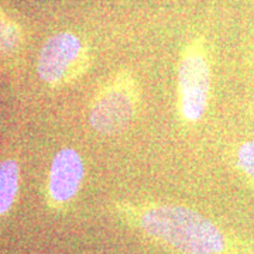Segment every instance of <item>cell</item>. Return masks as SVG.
Segmentation results:
<instances>
[{"label": "cell", "mask_w": 254, "mask_h": 254, "mask_svg": "<svg viewBox=\"0 0 254 254\" xmlns=\"http://www.w3.org/2000/svg\"><path fill=\"white\" fill-rule=\"evenodd\" d=\"M89 64L86 47L72 33L63 31L50 37L40 50L37 72L50 86H63L83 73Z\"/></svg>", "instance_id": "obj_4"}, {"label": "cell", "mask_w": 254, "mask_h": 254, "mask_svg": "<svg viewBox=\"0 0 254 254\" xmlns=\"http://www.w3.org/2000/svg\"><path fill=\"white\" fill-rule=\"evenodd\" d=\"M141 102L140 85L128 71L109 76L95 92L89 105V126L102 136L123 133L134 122Z\"/></svg>", "instance_id": "obj_2"}, {"label": "cell", "mask_w": 254, "mask_h": 254, "mask_svg": "<svg viewBox=\"0 0 254 254\" xmlns=\"http://www.w3.org/2000/svg\"><path fill=\"white\" fill-rule=\"evenodd\" d=\"M210 96V64L202 41H190L182 50L178 63V112L187 125L205 116Z\"/></svg>", "instance_id": "obj_3"}, {"label": "cell", "mask_w": 254, "mask_h": 254, "mask_svg": "<svg viewBox=\"0 0 254 254\" xmlns=\"http://www.w3.org/2000/svg\"><path fill=\"white\" fill-rule=\"evenodd\" d=\"M21 46V33L18 27L3 13H0V57H10Z\"/></svg>", "instance_id": "obj_7"}, {"label": "cell", "mask_w": 254, "mask_h": 254, "mask_svg": "<svg viewBox=\"0 0 254 254\" xmlns=\"http://www.w3.org/2000/svg\"><path fill=\"white\" fill-rule=\"evenodd\" d=\"M109 210L120 223L173 254H253L226 229L185 205L113 200Z\"/></svg>", "instance_id": "obj_1"}, {"label": "cell", "mask_w": 254, "mask_h": 254, "mask_svg": "<svg viewBox=\"0 0 254 254\" xmlns=\"http://www.w3.org/2000/svg\"><path fill=\"white\" fill-rule=\"evenodd\" d=\"M20 168L14 158H6L0 163V216H4L17 198Z\"/></svg>", "instance_id": "obj_6"}, {"label": "cell", "mask_w": 254, "mask_h": 254, "mask_svg": "<svg viewBox=\"0 0 254 254\" xmlns=\"http://www.w3.org/2000/svg\"><path fill=\"white\" fill-rule=\"evenodd\" d=\"M85 177L82 155L73 148H63L54 155L48 175V199L55 208L69 205L81 190Z\"/></svg>", "instance_id": "obj_5"}, {"label": "cell", "mask_w": 254, "mask_h": 254, "mask_svg": "<svg viewBox=\"0 0 254 254\" xmlns=\"http://www.w3.org/2000/svg\"><path fill=\"white\" fill-rule=\"evenodd\" d=\"M236 160L240 170L254 178V141L243 143L237 148Z\"/></svg>", "instance_id": "obj_8"}]
</instances>
